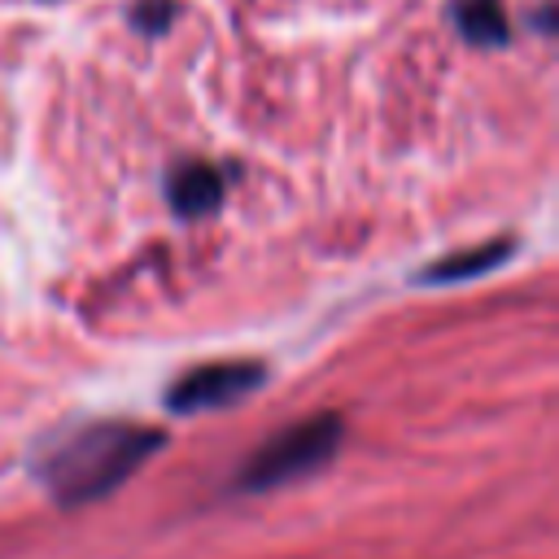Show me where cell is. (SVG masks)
Here are the masks:
<instances>
[{
	"label": "cell",
	"mask_w": 559,
	"mask_h": 559,
	"mask_svg": "<svg viewBox=\"0 0 559 559\" xmlns=\"http://www.w3.org/2000/svg\"><path fill=\"white\" fill-rule=\"evenodd\" d=\"M157 428L122 424V419H100L87 428L66 432L44 459H39V480L61 507H87L127 485L157 450H162Z\"/></svg>",
	"instance_id": "cell-1"
},
{
	"label": "cell",
	"mask_w": 559,
	"mask_h": 559,
	"mask_svg": "<svg viewBox=\"0 0 559 559\" xmlns=\"http://www.w3.org/2000/svg\"><path fill=\"white\" fill-rule=\"evenodd\" d=\"M345 441V424L341 415L323 411V415H306L288 428H280L275 437H266L236 472V485L249 493H266L280 485H293L301 476H314L319 467H328L336 459Z\"/></svg>",
	"instance_id": "cell-2"
},
{
	"label": "cell",
	"mask_w": 559,
	"mask_h": 559,
	"mask_svg": "<svg viewBox=\"0 0 559 559\" xmlns=\"http://www.w3.org/2000/svg\"><path fill=\"white\" fill-rule=\"evenodd\" d=\"M266 367L253 358H227V362H205L183 371L170 389H166V406L175 415H197V411H223L236 406L240 397H249L253 389H262Z\"/></svg>",
	"instance_id": "cell-3"
},
{
	"label": "cell",
	"mask_w": 559,
	"mask_h": 559,
	"mask_svg": "<svg viewBox=\"0 0 559 559\" xmlns=\"http://www.w3.org/2000/svg\"><path fill=\"white\" fill-rule=\"evenodd\" d=\"M223 170L214 162H201V157H188L179 166H170L166 175V201L179 218H205L223 205Z\"/></svg>",
	"instance_id": "cell-4"
},
{
	"label": "cell",
	"mask_w": 559,
	"mask_h": 559,
	"mask_svg": "<svg viewBox=\"0 0 559 559\" xmlns=\"http://www.w3.org/2000/svg\"><path fill=\"white\" fill-rule=\"evenodd\" d=\"M511 253H515V240H511V236L485 240V245H472V249H463V253L437 258V262L424 266L415 280H419V284H463V280H476V275H485V271H498Z\"/></svg>",
	"instance_id": "cell-5"
},
{
	"label": "cell",
	"mask_w": 559,
	"mask_h": 559,
	"mask_svg": "<svg viewBox=\"0 0 559 559\" xmlns=\"http://www.w3.org/2000/svg\"><path fill=\"white\" fill-rule=\"evenodd\" d=\"M450 22L476 48H502L511 39V22L502 0H450Z\"/></svg>",
	"instance_id": "cell-6"
},
{
	"label": "cell",
	"mask_w": 559,
	"mask_h": 559,
	"mask_svg": "<svg viewBox=\"0 0 559 559\" xmlns=\"http://www.w3.org/2000/svg\"><path fill=\"white\" fill-rule=\"evenodd\" d=\"M170 17H175V4H170V0H140V4L131 9V22H135L144 35H162V31L170 26Z\"/></svg>",
	"instance_id": "cell-7"
}]
</instances>
